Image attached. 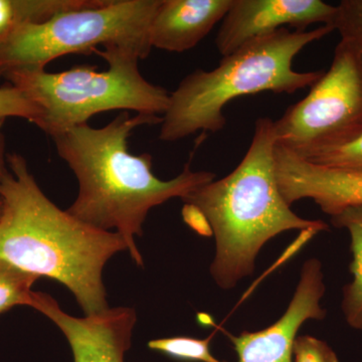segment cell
<instances>
[{
  "mask_svg": "<svg viewBox=\"0 0 362 362\" xmlns=\"http://www.w3.org/2000/svg\"><path fill=\"white\" fill-rule=\"evenodd\" d=\"M324 293L322 264L317 259H308L302 268L294 296L277 322L257 332L228 334L239 356L238 362H293V345L302 324L325 318L326 310L320 306Z\"/></svg>",
  "mask_w": 362,
  "mask_h": 362,
  "instance_id": "30bf717a",
  "label": "cell"
},
{
  "mask_svg": "<svg viewBox=\"0 0 362 362\" xmlns=\"http://www.w3.org/2000/svg\"><path fill=\"white\" fill-rule=\"evenodd\" d=\"M273 129L277 146L307 160L362 136V63L346 42H338L330 68Z\"/></svg>",
  "mask_w": 362,
  "mask_h": 362,
  "instance_id": "52a82bcc",
  "label": "cell"
},
{
  "mask_svg": "<svg viewBox=\"0 0 362 362\" xmlns=\"http://www.w3.org/2000/svg\"><path fill=\"white\" fill-rule=\"evenodd\" d=\"M275 173L279 190L290 206L312 199L333 218L362 206V173L314 163L280 146L275 147Z\"/></svg>",
  "mask_w": 362,
  "mask_h": 362,
  "instance_id": "8fae6325",
  "label": "cell"
},
{
  "mask_svg": "<svg viewBox=\"0 0 362 362\" xmlns=\"http://www.w3.org/2000/svg\"><path fill=\"white\" fill-rule=\"evenodd\" d=\"M39 279L0 259V315L21 305L33 307L35 296L33 286Z\"/></svg>",
  "mask_w": 362,
  "mask_h": 362,
  "instance_id": "9a60e30c",
  "label": "cell"
},
{
  "mask_svg": "<svg viewBox=\"0 0 362 362\" xmlns=\"http://www.w3.org/2000/svg\"><path fill=\"white\" fill-rule=\"evenodd\" d=\"M214 334L206 338L175 337L159 338L148 342V347L154 351L176 361L185 362H216L211 351V342Z\"/></svg>",
  "mask_w": 362,
  "mask_h": 362,
  "instance_id": "2e32d148",
  "label": "cell"
},
{
  "mask_svg": "<svg viewBox=\"0 0 362 362\" xmlns=\"http://www.w3.org/2000/svg\"><path fill=\"white\" fill-rule=\"evenodd\" d=\"M161 0H99L16 28L0 39V80L18 71L45 70L54 59L119 45L141 59L153 49L150 28Z\"/></svg>",
  "mask_w": 362,
  "mask_h": 362,
  "instance_id": "8992f818",
  "label": "cell"
},
{
  "mask_svg": "<svg viewBox=\"0 0 362 362\" xmlns=\"http://www.w3.org/2000/svg\"><path fill=\"white\" fill-rule=\"evenodd\" d=\"M337 6L321 0H233L221 21L216 47L225 57L255 39L281 30L307 32L322 23L333 28Z\"/></svg>",
  "mask_w": 362,
  "mask_h": 362,
  "instance_id": "ba28073f",
  "label": "cell"
},
{
  "mask_svg": "<svg viewBox=\"0 0 362 362\" xmlns=\"http://www.w3.org/2000/svg\"><path fill=\"white\" fill-rule=\"evenodd\" d=\"M314 163L362 173V136L341 148L310 159Z\"/></svg>",
  "mask_w": 362,
  "mask_h": 362,
  "instance_id": "d6986e66",
  "label": "cell"
},
{
  "mask_svg": "<svg viewBox=\"0 0 362 362\" xmlns=\"http://www.w3.org/2000/svg\"><path fill=\"white\" fill-rule=\"evenodd\" d=\"M99 0H0V39L28 23H39L63 11L94 6Z\"/></svg>",
  "mask_w": 362,
  "mask_h": 362,
  "instance_id": "5bb4252c",
  "label": "cell"
},
{
  "mask_svg": "<svg viewBox=\"0 0 362 362\" xmlns=\"http://www.w3.org/2000/svg\"><path fill=\"white\" fill-rule=\"evenodd\" d=\"M293 362H339L327 343L310 335L297 337L293 345Z\"/></svg>",
  "mask_w": 362,
  "mask_h": 362,
  "instance_id": "ffe728a7",
  "label": "cell"
},
{
  "mask_svg": "<svg viewBox=\"0 0 362 362\" xmlns=\"http://www.w3.org/2000/svg\"><path fill=\"white\" fill-rule=\"evenodd\" d=\"M161 121V116L121 112L104 127L86 124L52 137L78 180L77 197L66 211L97 230L119 233L137 266H143V258L135 239L143 235L150 209L175 197L185 199L216 176L192 171L190 157L180 175L161 180L152 170V156L131 153L128 139L133 131Z\"/></svg>",
  "mask_w": 362,
  "mask_h": 362,
  "instance_id": "6da1fadb",
  "label": "cell"
},
{
  "mask_svg": "<svg viewBox=\"0 0 362 362\" xmlns=\"http://www.w3.org/2000/svg\"><path fill=\"white\" fill-rule=\"evenodd\" d=\"M337 228H346L351 238L354 280L343 289L342 311L350 327L362 331V206L349 207L331 218Z\"/></svg>",
  "mask_w": 362,
  "mask_h": 362,
  "instance_id": "4fadbf2b",
  "label": "cell"
},
{
  "mask_svg": "<svg viewBox=\"0 0 362 362\" xmlns=\"http://www.w3.org/2000/svg\"><path fill=\"white\" fill-rule=\"evenodd\" d=\"M33 308L63 332L74 362H124L137 322L134 309L116 307L94 315L71 316L54 298L42 292H35Z\"/></svg>",
  "mask_w": 362,
  "mask_h": 362,
  "instance_id": "9c48e42d",
  "label": "cell"
},
{
  "mask_svg": "<svg viewBox=\"0 0 362 362\" xmlns=\"http://www.w3.org/2000/svg\"><path fill=\"white\" fill-rule=\"evenodd\" d=\"M333 28L354 49L362 63V0H342L337 6Z\"/></svg>",
  "mask_w": 362,
  "mask_h": 362,
  "instance_id": "e0dca14e",
  "label": "cell"
},
{
  "mask_svg": "<svg viewBox=\"0 0 362 362\" xmlns=\"http://www.w3.org/2000/svg\"><path fill=\"white\" fill-rule=\"evenodd\" d=\"M7 162L11 173L0 185V259L65 286L86 316L107 310L104 267L117 252L127 251L125 240L62 211L21 154H8Z\"/></svg>",
  "mask_w": 362,
  "mask_h": 362,
  "instance_id": "7a4b0ae2",
  "label": "cell"
},
{
  "mask_svg": "<svg viewBox=\"0 0 362 362\" xmlns=\"http://www.w3.org/2000/svg\"><path fill=\"white\" fill-rule=\"evenodd\" d=\"M39 116L37 105L23 90L8 83L0 87V119L21 118L35 124Z\"/></svg>",
  "mask_w": 362,
  "mask_h": 362,
  "instance_id": "ac0fdd59",
  "label": "cell"
},
{
  "mask_svg": "<svg viewBox=\"0 0 362 362\" xmlns=\"http://www.w3.org/2000/svg\"><path fill=\"white\" fill-rule=\"evenodd\" d=\"M4 121L6 120L0 119V185L11 173L8 168V162H7L8 154L6 153V135H4V130H2Z\"/></svg>",
  "mask_w": 362,
  "mask_h": 362,
  "instance_id": "44dd1931",
  "label": "cell"
},
{
  "mask_svg": "<svg viewBox=\"0 0 362 362\" xmlns=\"http://www.w3.org/2000/svg\"><path fill=\"white\" fill-rule=\"evenodd\" d=\"M333 30L329 25L307 32L283 28L223 57L214 70L197 69L170 93L159 139L175 142L199 131L220 132L226 124L223 109L237 98L263 92L294 94L312 87L324 71H295L293 62L305 47Z\"/></svg>",
  "mask_w": 362,
  "mask_h": 362,
  "instance_id": "277c9868",
  "label": "cell"
},
{
  "mask_svg": "<svg viewBox=\"0 0 362 362\" xmlns=\"http://www.w3.org/2000/svg\"><path fill=\"white\" fill-rule=\"evenodd\" d=\"M273 121L257 119L251 145L235 170L182 199L204 216L216 238L211 274L221 289L251 276L262 247L279 233L329 230L323 221L300 218L283 199L276 180Z\"/></svg>",
  "mask_w": 362,
  "mask_h": 362,
  "instance_id": "3957f363",
  "label": "cell"
},
{
  "mask_svg": "<svg viewBox=\"0 0 362 362\" xmlns=\"http://www.w3.org/2000/svg\"><path fill=\"white\" fill-rule=\"evenodd\" d=\"M2 206H4V204H2L1 197H0V216H1L2 213Z\"/></svg>",
  "mask_w": 362,
  "mask_h": 362,
  "instance_id": "7402d4cb",
  "label": "cell"
},
{
  "mask_svg": "<svg viewBox=\"0 0 362 362\" xmlns=\"http://www.w3.org/2000/svg\"><path fill=\"white\" fill-rule=\"evenodd\" d=\"M232 4L233 0H161L150 28L152 47L170 52L194 49Z\"/></svg>",
  "mask_w": 362,
  "mask_h": 362,
  "instance_id": "7c38bea8",
  "label": "cell"
},
{
  "mask_svg": "<svg viewBox=\"0 0 362 362\" xmlns=\"http://www.w3.org/2000/svg\"><path fill=\"white\" fill-rule=\"evenodd\" d=\"M94 52L107 62L108 69L99 71L95 66H78L59 73L18 71L4 76L6 83L37 105L40 116L35 125L45 134L54 137L86 125L102 112L161 117L165 113L170 93L143 77L137 52L119 45Z\"/></svg>",
  "mask_w": 362,
  "mask_h": 362,
  "instance_id": "5b68a950",
  "label": "cell"
}]
</instances>
